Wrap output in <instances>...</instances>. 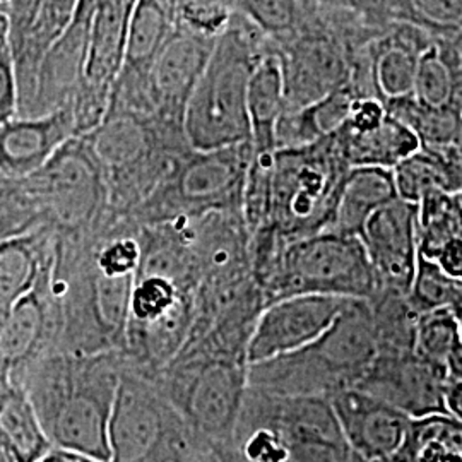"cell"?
I'll use <instances>...</instances> for the list:
<instances>
[{"label":"cell","instance_id":"cell-30","mask_svg":"<svg viewBox=\"0 0 462 462\" xmlns=\"http://www.w3.org/2000/svg\"><path fill=\"white\" fill-rule=\"evenodd\" d=\"M461 74L448 38H437L418 60L413 97L427 106H450L461 91Z\"/></svg>","mask_w":462,"mask_h":462},{"label":"cell","instance_id":"cell-33","mask_svg":"<svg viewBox=\"0 0 462 462\" xmlns=\"http://www.w3.org/2000/svg\"><path fill=\"white\" fill-rule=\"evenodd\" d=\"M198 290L183 288L182 284L158 274L135 276L129 328H141L156 322L173 310L183 298L194 295Z\"/></svg>","mask_w":462,"mask_h":462},{"label":"cell","instance_id":"cell-34","mask_svg":"<svg viewBox=\"0 0 462 462\" xmlns=\"http://www.w3.org/2000/svg\"><path fill=\"white\" fill-rule=\"evenodd\" d=\"M461 281L448 278L442 267L418 250L413 284L408 293L416 312L425 314L437 309H454Z\"/></svg>","mask_w":462,"mask_h":462},{"label":"cell","instance_id":"cell-36","mask_svg":"<svg viewBox=\"0 0 462 462\" xmlns=\"http://www.w3.org/2000/svg\"><path fill=\"white\" fill-rule=\"evenodd\" d=\"M244 16L273 42L282 43L305 30L300 0H238Z\"/></svg>","mask_w":462,"mask_h":462},{"label":"cell","instance_id":"cell-50","mask_svg":"<svg viewBox=\"0 0 462 462\" xmlns=\"http://www.w3.org/2000/svg\"><path fill=\"white\" fill-rule=\"evenodd\" d=\"M375 462H411L410 461V457L406 456V452L402 450V448H399L396 454H393V456H389V457H385V459H380V461Z\"/></svg>","mask_w":462,"mask_h":462},{"label":"cell","instance_id":"cell-11","mask_svg":"<svg viewBox=\"0 0 462 462\" xmlns=\"http://www.w3.org/2000/svg\"><path fill=\"white\" fill-rule=\"evenodd\" d=\"M286 110L310 106L351 81V62L345 43L328 30L305 28L278 43Z\"/></svg>","mask_w":462,"mask_h":462},{"label":"cell","instance_id":"cell-35","mask_svg":"<svg viewBox=\"0 0 462 462\" xmlns=\"http://www.w3.org/2000/svg\"><path fill=\"white\" fill-rule=\"evenodd\" d=\"M462 343V326L450 309L420 314L414 351L433 364L446 366L450 353Z\"/></svg>","mask_w":462,"mask_h":462},{"label":"cell","instance_id":"cell-28","mask_svg":"<svg viewBox=\"0 0 462 462\" xmlns=\"http://www.w3.org/2000/svg\"><path fill=\"white\" fill-rule=\"evenodd\" d=\"M397 196L420 204L431 192H462V168L444 152L420 148L393 168Z\"/></svg>","mask_w":462,"mask_h":462},{"label":"cell","instance_id":"cell-23","mask_svg":"<svg viewBox=\"0 0 462 462\" xmlns=\"http://www.w3.org/2000/svg\"><path fill=\"white\" fill-rule=\"evenodd\" d=\"M177 30L168 0H135L129 23L125 60L116 83L148 84L151 67Z\"/></svg>","mask_w":462,"mask_h":462},{"label":"cell","instance_id":"cell-42","mask_svg":"<svg viewBox=\"0 0 462 462\" xmlns=\"http://www.w3.org/2000/svg\"><path fill=\"white\" fill-rule=\"evenodd\" d=\"M358 98L360 95L355 91L351 84H347L345 88L330 93L329 97L307 106L314 120L315 129L322 139L345 127L347 118L351 116L353 105Z\"/></svg>","mask_w":462,"mask_h":462},{"label":"cell","instance_id":"cell-25","mask_svg":"<svg viewBox=\"0 0 462 462\" xmlns=\"http://www.w3.org/2000/svg\"><path fill=\"white\" fill-rule=\"evenodd\" d=\"M397 198L393 170L380 166H353L347 173L337 211L328 231L360 236L370 216Z\"/></svg>","mask_w":462,"mask_h":462},{"label":"cell","instance_id":"cell-14","mask_svg":"<svg viewBox=\"0 0 462 462\" xmlns=\"http://www.w3.org/2000/svg\"><path fill=\"white\" fill-rule=\"evenodd\" d=\"M446 366L433 364L416 351L404 355H377L355 385L393 404L413 420L448 414L446 408Z\"/></svg>","mask_w":462,"mask_h":462},{"label":"cell","instance_id":"cell-49","mask_svg":"<svg viewBox=\"0 0 462 462\" xmlns=\"http://www.w3.org/2000/svg\"><path fill=\"white\" fill-rule=\"evenodd\" d=\"M215 450L217 452L221 462H245L242 457H238L228 447H216Z\"/></svg>","mask_w":462,"mask_h":462},{"label":"cell","instance_id":"cell-13","mask_svg":"<svg viewBox=\"0 0 462 462\" xmlns=\"http://www.w3.org/2000/svg\"><path fill=\"white\" fill-rule=\"evenodd\" d=\"M53 264L0 322V372L9 374L11 379L59 346L62 307L51 288Z\"/></svg>","mask_w":462,"mask_h":462},{"label":"cell","instance_id":"cell-2","mask_svg":"<svg viewBox=\"0 0 462 462\" xmlns=\"http://www.w3.org/2000/svg\"><path fill=\"white\" fill-rule=\"evenodd\" d=\"M274 43L245 16L228 21L183 112V134L190 148H230L252 139L248 84Z\"/></svg>","mask_w":462,"mask_h":462},{"label":"cell","instance_id":"cell-20","mask_svg":"<svg viewBox=\"0 0 462 462\" xmlns=\"http://www.w3.org/2000/svg\"><path fill=\"white\" fill-rule=\"evenodd\" d=\"M435 40L425 30L404 21L391 32L372 38V74L380 99L413 95L418 60Z\"/></svg>","mask_w":462,"mask_h":462},{"label":"cell","instance_id":"cell-9","mask_svg":"<svg viewBox=\"0 0 462 462\" xmlns=\"http://www.w3.org/2000/svg\"><path fill=\"white\" fill-rule=\"evenodd\" d=\"M19 182L57 226L72 233L91 226L110 202L108 177L83 135L69 139L47 165Z\"/></svg>","mask_w":462,"mask_h":462},{"label":"cell","instance_id":"cell-6","mask_svg":"<svg viewBox=\"0 0 462 462\" xmlns=\"http://www.w3.org/2000/svg\"><path fill=\"white\" fill-rule=\"evenodd\" d=\"M247 358L182 351L156 377L183 420L213 447L228 444L248 389Z\"/></svg>","mask_w":462,"mask_h":462},{"label":"cell","instance_id":"cell-41","mask_svg":"<svg viewBox=\"0 0 462 462\" xmlns=\"http://www.w3.org/2000/svg\"><path fill=\"white\" fill-rule=\"evenodd\" d=\"M21 93L16 59L4 14H0V124L19 116Z\"/></svg>","mask_w":462,"mask_h":462},{"label":"cell","instance_id":"cell-37","mask_svg":"<svg viewBox=\"0 0 462 462\" xmlns=\"http://www.w3.org/2000/svg\"><path fill=\"white\" fill-rule=\"evenodd\" d=\"M397 16L435 38L462 33V0H397Z\"/></svg>","mask_w":462,"mask_h":462},{"label":"cell","instance_id":"cell-1","mask_svg":"<svg viewBox=\"0 0 462 462\" xmlns=\"http://www.w3.org/2000/svg\"><path fill=\"white\" fill-rule=\"evenodd\" d=\"M124 366V351L53 349L13 380L30 397L51 446L110 462L108 427Z\"/></svg>","mask_w":462,"mask_h":462},{"label":"cell","instance_id":"cell-7","mask_svg":"<svg viewBox=\"0 0 462 462\" xmlns=\"http://www.w3.org/2000/svg\"><path fill=\"white\" fill-rule=\"evenodd\" d=\"M252 141L230 148L190 149L137 211L146 225L211 211H242Z\"/></svg>","mask_w":462,"mask_h":462},{"label":"cell","instance_id":"cell-44","mask_svg":"<svg viewBox=\"0 0 462 462\" xmlns=\"http://www.w3.org/2000/svg\"><path fill=\"white\" fill-rule=\"evenodd\" d=\"M433 261L442 267L448 278L462 281V238H454L447 242L444 247L437 252Z\"/></svg>","mask_w":462,"mask_h":462},{"label":"cell","instance_id":"cell-47","mask_svg":"<svg viewBox=\"0 0 462 462\" xmlns=\"http://www.w3.org/2000/svg\"><path fill=\"white\" fill-rule=\"evenodd\" d=\"M446 370L448 380H462V343L447 358Z\"/></svg>","mask_w":462,"mask_h":462},{"label":"cell","instance_id":"cell-21","mask_svg":"<svg viewBox=\"0 0 462 462\" xmlns=\"http://www.w3.org/2000/svg\"><path fill=\"white\" fill-rule=\"evenodd\" d=\"M55 261L47 230H32L0 242V322Z\"/></svg>","mask_w":462,"mask_h":462},{"label":"cell","instance_id":"cell-24","mask_svg":"<svg viewBox=\"0 0 462 462\" xmlns=\"http://www.w3.org/2000/svg\"><path fill=\"white\" fill-rule=\"evenodd\" d=\"M286 110L284 74L278 43L254 69L248 84V118L255 152H276V124Z\"/></svg>","mask_w":462,"mask_h":462},{"label":"cell","instance_id":"cell-29","mask_svg":"<svg viewBox=\"0 0 462 462\" xmlns=\"http://www.w3.org/2000/svg\"><path fill=\"white\" fill-rule=\"evenodd\" d=\"M368 303L374 317L377 355L413 353L420 312H416L408 295L380 288Z\"/></svg>","mask_w":462,"mask_h":462},{"label":"cell","instance_id":"cell-51","mask_svg":"<svg viewBox=\"0 0 462 462\" xmlns=\"http://www.w3.org/2000/svg\"><path fill=\"white\" fill-rule=\"evenodd\" d=\"M95 2H105V0H95Z\"/></svg>","mask_w":462,"mask_h":462},{"label":"cell","instance_id":"cell-4","mask_svg":"<svg viewBox=\"0 0 462 462\" xmlns=\"http://www.w3.org/2000/svg\"><path fill=\"white\" fill-rule=\"evenodd\" d=\"M349 170L337 134L276 151L267 225L288 242L329 230Z\"/></svg>","mask_w":462,"mask_h":462},{"label":"cell","instance_id":"cell-46","mask_svg":"<svg viewBox=\"0 0 462 462\" xmlns=\"http://www.w3.org/2000/svg\"><path fill=\"white\" fill-rule=\"evenodd\" d=\"M36 462H101L98 459H93L89 456H84L74 450H67V448H59V447H51L49 452L38 459Z\"/></svg>","mask_w":462,"mask_h":462},{"label":"cell","instance_id":"cell-19","mask_svg":"<svg viewBox=\"0 0 462 462\" xmlns=\"http://www.w3.org/2000/svg\"><path fill=\"white\" fill-rule=\"evenodd\" d=\"M78 134L74 103L42 116H16L0 124V177L24 180Z\"/></svg>","mask_w":462,"mask_h":462},{"label":"cell","instance_id":"cell-26","mask_svg":"<svg viewBox=\"0 0 462 462\" xmlns=\"http://www.w3.org/2000/svg\"><path fill=\"white\" fill-rule=\"evenodd\" d=\"M81 0H43L30 33L14 51L19 78V116L33 98L36 74L50 47L66 33L79 11Z\"/></svg>","mask_w":462,"mask_h":462},{"label":"cell","instance_id":"cell-39","mask_svg":"<svg viewBox=\"0 0 462 462\" xmlns=\"http://www.w3.org/2000/svg\"><path fill=\"white\" fill-rule=\"evenodd\" d=\"M148 462H221V459L215 447L199 435L180 414Z\"/></svg>","mask_w":462,"mask_h":462},{"label":"cell","instance_id":"cell-15","mask_svg":"<svg viewBox=\"0 0 462 462\" xmlns=\"http://www.w3.org/2000/svg\"><path fill=\"white\" fill-rule=\"evenodd\" d=\"M217 36L200 33L189 26H177L156 57L148 76L149 97L156 118L183 131V112Z\"/></svg>","mask_w":462,"mask_h":462},{"label":"cell","instance_id":"cell-38","mask_svg":"<svg viewBox=\"0 0 462 462\" xmlns=\"http://www.w3.org/2000/svg\"><path fill=\"white\" fill-rule=\"evenodd\" d=\"M273 163L274 152L254 151L242 196V215L250 235L269 223Z\"/></svg>","mask_w":462,"mask_h":462},{"label":"cell","instance_id":"cell-48","mask_svg":"<svg viewBox=\"0 0 462 462\" xmlns=\"http://www.w3.org/2000/svg\"><path fill=\"white\" fill-rule=\"evenodd\" d=\"M448 40H450V45H452L454 55H456V60H457V67H459V74H461L462 83V33L457 34V36H454V38H448Z\"/></svg>","mask_w":462,"mask_h":462},{"label":"cell","instance_id":"cell-32","mask_svg":"<svg viewBox=\"0 0 462 462\" xmlns=\"http://www.w3.org/2000/svg\"><path fill=\"white\" fill-rule=\"evenodd\" d=\"M454 238H462L461 192H431L418 204V250L433 259Z\"/></svg>","mask_w":462,"mask_h":462},{"label":"cell","instance_id":"cell-45","mask_svg":"<svg viewBox=\"0 0 462 462\" xmlns=\"http://www.w3.org/2000/svg\"><path fill=\"white\" fill-rule=\"evenodd\" d=\"M447 413L462 423V380H448L446 387Z\"/></svg>","mask_w":462,"mask_h":462},{"label":"cell","instance_id":"cell-17","mask_svg":"<svg viewBox=\"0 0 462 462\" xmlns=\"http://www.w3.org/2000/svg\"><path fill=\"white\" fill-rule=\"evenodd\" d=\"M95 0H81L72 24L42 59L33 98L21 116H42L72 103L83 84Z\"/></svg>","mask_w":462,"mask_h":462},{"label":"cell","instance_id":"cell-22","mask_svg":"<svg viewBox=\"0 0 462 462\" xmlns=\"http://www.w3.org/2000/svg\"><path fill=\"white\" fill-rule=\"evenodd\" d=\"M51 447L24 389L0 372V462H36Z\"/></svg>","mask_w":462,"mask_h":462},{"label":"cell","instance_id":"cell-3","mask_svg":"<svg viewBox=\"0 0 462 462\" xmlns=\"http://www.w3.org/2000/svg\"><path fill=\"white\" fill-rule=\"evenodd\" d=\"M375 356L377 339L370 303L351 298L314 343L250 365L248 385L274 396L330 397L355 387Z\"/></svg>","mask_w":462,"mask_h":462},{"label":"cell","instance_id":"cell-5","mask_svg":"<svg viewBox=\"0 0 462 462\" xmlns=\"http://www.w3.org/2000/svg\"><path fill=\"white\" fill-rule=\"evenodd\" d=\"M265 307L295 295L370 300L380 281L360 236L322 231L290 242L259 286Z\"/></svg>","mask_w":462,"mask_h":462},{"label":"cell","instance_id":"cell-43","mask_svg":"<svg viewBox=\"0 0 462 462\" xmlns=\"http://www.w3.org/2000/svg\"><path fill=\"white\" fill-rule=\"evenodd\" d=\"M43 0H2V14L5 17L13 51H16L30 33Z\"/></svg>","mask_w":462,"mask_h":462},{"label":"cell","instance_id":"cell-10","mask_svg":"<svg viewBox=\"0 0 462 462\" xmlns=\"http://www.w3.org/2000/svg\"><path fill=\"white\" fill-rule=\"evenodd\" d=\"M180 418L156 377L124 366L110 416V462H148Z\"/></svg>","mask_w":462,"mask_h":462},{"label":"cell","instance_id":"cell-27","mask_svg":"<svg viewBox=\"0 0 462 462\" xmlns=\"http://www.w3.org/2000/svg\"><path fill=\"white\" fill-rule=\"evenodd\" d=\"M347 162L353 166H380L393 170L404 158L411 156L421 143L418 135L396 116L387 112L379 127L366 133L337 131Z\"/></svg>","mask_w":462,"mask_h":462},{"label":"cell","instance_id":"cell-31","mask_svg":"<svg viewBox=\"0 0 462 462\" xmlns=\"http://www.w3.org/2000/svg\"><path fill=\"white\" fill-rule=\"evenodd\" d=\"M401 448L411 462H462V423L450 414L413 420Z\"/></svg>","mask_w":462,"mask_h":462},{"label":"cell","instance_id":"cell-8","mask_svg":"<svg viewBox=\"0 0 462 462\" xmlns=\"http://www.w3.org/2000/svg\"><path fill=\"white\" fill-rule=\"evenodd\" d=\"M236 421L273 427L293 462H368L347 442L329 397L274 396L248 385Z\"/></svg>","mask_w":462,"mask_h":462},{"label":"cell","instance_id":"cell-18","mask_svg":"<svg viewBox=\"0 0 462 462\" xmlns=\"http://www.w3.org/2000/svg\"><path fill=\"white\" fill-rule=\"evenodd\" d=\"M347 442L368 462L385 459L406 444L413 418L356 387L329 397Z\"/></svg>","mask_w":462,"mask_h":462},{"label":"cell","instance_id":"cell-16","mask_svg":"<svg viewBox=\"0 0 462 462\" xmlns=\"http://www.w3.org/2000/svg\"><path fill=\"white\" fill-rule=\"evenodd\" d=\"M380 288L410 293L418 261V204L397 198L366 221L360 235Z\"/></svg>","mask_w":462,"mask_h":462},{"label":"cell","instance_id":"cell-12","mask_svg":"<svg viewBox=\"0 0 462 462\" xmlns=\"http://www.w3.org/2000/svg\"><path fill=\"white\" fill-rule=\"evenodd\" d=\"M351 298L295 295L267 305L248 341V364L293 353L319 339Z\"/></svg>","mask_w":462,"mask_h":462},{"label":"cell","instance_id":"cell-40","mask_svg":"<svg viewBox=\"0 0 462 462\" xmlns=\"http://www.w3.org/2000/svg\"><path fill=\"white\" fill-rule=\"evenodd\" d=\"M141 257L143 247L139 236L116 235L99 242L91 259L99 273L106 276H129L137 274Z\"/></svg>","mask_w":462,"mask_h":462}]
</instances>
